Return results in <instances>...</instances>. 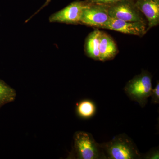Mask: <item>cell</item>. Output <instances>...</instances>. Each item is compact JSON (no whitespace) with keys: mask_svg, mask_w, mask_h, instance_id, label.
<instances>
[{"mask_svg":"<svg viewBox=\"0 0 159 159\" xmlns=\"http://www.w3.org/2000/svg\"><path fill=\"white\" fill-rule=\"evenodd\" d=\"M122 0H88L87 2L91 4H101V5H110Z\"/></svg>","mask_w":159,"mask_h":159,"instance_id":"cell-15","label":"cell"},{"mask_svg":"<svg viewBox=\"0 0 159 159\" xmlns=\"http://www.w3.org/2000/svg\"><path fill=\"white\" fill-rule=\"evenodd\" d=\"M147 18L149 30L159 23V0H137L135 4Z\"/></svg>","mask_w":159,"mask_h":159,"instance_id":"cell-8","label":"cell"},{"mask_svg":"<svg viewBox=\"0 0 159 159\" xmlns=\"http://www.w3.org/2000/svg\"><path fill=\"white\" fill-rule=\"evenodd\" d=\"M76 111L77 115L80 118L90 119L96 113V105L91 100L88 99L82 100L77 104Z\"/></svg>","mask_w":159,"mask_h":159,"instance_id":"cell-11","label":"cell"},{"mask_svg":"<svg viewBox=\"0 0 159 159\" xmlns=\"http://www.w3.org/2000/svg\"><path fill=\"white\" fill-rule=\"evenodd\" d=\"M101 31L96 30L92 32L87 39L85 44L86 52L89 57L95 60H99V40Z\"/></svg>","mask_w":159,"mask_h":159,"instance_id":"cell-10","label":"cell"},{"mask_svg":"<svg viewBox=\"0 0 159 159\" xmlns=\"http://www.w3.org/2000/svg\"><path fill=\"white\" fill-rule=\"evenodd\" d=\"M73 153L76 159H106L100 144L92 134L81 131L74 134Z\"/></svg>","mask_w":159,"mask_h":159,"instance_id":"cell-2","label":"cell"},{"mask_svg":"<svg viewBox=\"0 0 159 159\" xmlns=\"http://www.w3.org/2000/svg\"><path fill=\"white\" fill-rule=\"evenodd\" d=\"M118 53L116 43L110 36L101 31L99 40V58L101 61L113 58Z\"/></svg>","mask_w":159,"mask_h":159,"instance_id":"cell-9","label":"cell"},{"mask_svg":"<svg viewBox=\"0 0 159 159\" xmlns=\"http://www.w3.org/2000/svg\"><path fill=\"white\" fill-rule=\"evenodd\" d=\"M16 96L15 90L0 80V107L14 101Z\"/></svg>","mask_w":159,"mask_h":159,"instance_id":"cell-12","label":"cell"},{"mask_svg":"<svg viewBox=\"0 0 159 159\" xmlns=\"http://www.w3.org/2000/svg\"><path fill=\"white\" fill-rule=\"evenodd\" d=\"M51 0H47V1H46V2L45 3V4H44V5H43L42 7L38 11H37V12H36V13H37V12H38L39 11H40V10H41V9H43V8L44 7H45V6H48V4H49V3H50V2H51ZM36 13H35V14H36Z\"/></svg>","mask_w":159,"mask_h":159,"instance_id":"cell-16","label":"cell"},{"mask_svg":"<svg viewBox=\"0 0 159 159\" xmlns=\"http://www.w3.org/2000/svg\"><path fill=\"white\" fill-rule=\"evenodd\" d=\"M88 4L87 2L75 1L59 11L52 14L49 18L52 23L77 24L80 22L83 10Z\"/></svg>","mask_w":159,"mask_h":159,"instance_id":"cell-6","label":"cell"},{"mask_svg":"<svg viewBox=\"0 0 159 159\" xmlns=\"http://www.w3.org/2000/svg\"><path fill=\"white\" fill-rule=\"evenodd\" d=\"M142 158L146 159H159V151L158 148H155L148 151L145 154Z\"/></svg>","mask_w":159,"mask_h":159,"instance_id":"cell-14","label":"cell"},{"mask_svg":"<svg viewBox=\"0 0 159 159\" xmlns=\"http://www.w3.org/2000/svg\"><path fill=\"white\" fill-rule=\"evenodd\" d=\"M150 97H152L151 102L154 104L159 103V83L157 82V85L154 89H152Z\"/></svg>","mask_w":159,"mask_h":159,"instance_id":"cell-13","label":"cell"},{"mask_svg":"<svg viewBox=\"0 0 159 159\" xmlns=\"http://www.w3.org/2000/svg\"><path fill=\"white\" fill-rule=\"evenodd\" d=\"M110 18L108 13V5L88 2L83 10L80 23L101 28Z\"/></svg>","mask_w":159,"mask_h":159,"instance_id":"cell-4","label":"cell"},{"mask_svg":"<svg viewBox=\"0 0 159 159\" xmlns=\"http://www.w3.org/2000/svg\"><path fill=\"white\" fill-rule=\"evenodd\" d=\"M101 29L114 30L125 34L142 36L147 30L144 22L125 21L110 18Z\"/></svg>","mask_w":159,"mask_h":159,"instance_id":"cell-7","label":"cell"},{"mask_svg":"<svg viewBox=\"0 0 159 159\" xmlns=\"http://www.w3.org/2000/svg\"><path fill=\"white\" fill-rule=\"evenodd\" d=\"M152 90L151 75L145 72L129 80L124 89L129 98L138 102L142 108L147 104Z\"/></svg>","mask_w":159,"mask_h":159,"instance_id":"cell-3","label":"cell"},{"mask_svg":"<svg viewBox=\"0 0 159 159\" xmlns=\"http://www.w3.org/2000/svg\"><path fill=\"white\" fill-rule=\"evenodd\" d=\"M110 17L130 22H144L139 10L130 0H122L108 6Z\"/></svg>","mask_w":159,"mask_h":159,"instance_id":"cell-5","label":"cell"},{"mask_svg":"<svg viewBox=\"0 0 159 159\" xmlns=\"http://www.w3.org/2000/svg\"><path fill=\"white\" fill-rule=\"evenodd\" d=\"M106 159L142 158L136 145L125 134H120L108 142L100 144Z\"/></svg>","mask_w":159,"mask_h":159,"instance_id":"cell-1","label":"cell"}]
</instances>
